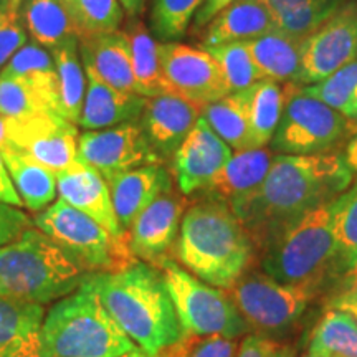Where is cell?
Instances as JSON below:
<instances>
[{"label": "cell", "instance_id": "1", "mask_svg": "<svg viewBox=\"0 0 357 357\" xmlns=\"http://www.w3.org/2000/svg\"><path fill=\"white\" fill-rule=\"evenodd\" d=\"M352 182L354 174L339 153L278 154L261 185L231 212L250 235L266 243L288 223L334 202Z\"/></svg>", "mask_w": 357, "mask_h": 357}, {"label": "cell", "instance_id": "2", "mask_svg": "<svg viewBox=\"0 0 357 357\" xmlns=\"http://www.w3.org/2000/svg\"><path fill=\"white\" fill-rule=\"evenodd\" d=\"M84 280L137 347L160 354L184 341L171 293L158 266L132 260L119 270L88 273Z\"/></svg>", "mask_w": 357, "mask_h": 357}, {"label": "cell", "instance_id": "3", "mask_svg": "<svg viewBox=\"0 0 357 357\" xmlns=\"http://www.w3.org/2000/svg\"><path fill=\"white\" fill-rule=\"evenodd\" d=\"M174 257L199 280L230 291L247 273L253 238L229 205L212 195L185 208Z\"/></svg>", "mask_w": 357, "mask_h": 357}, {"label": "cell", "instance_id": "4", "mask_svg": "<svg viewBox=\"0 0 357 357\" xmlns=\"http://www.w3.org/2000/svg\"><path fill=\"white\" fill-rule=\"evenodd\" d=\"M89 271L37 227L0 248V294L35 305L77 291Z\"/></svg>", "mask_w": 357, "mask_h": 357}, {"label": "cell", "instance_id": "5", "mask_svg": "<svg viewBox=\"0 0 357 357\" xmlns=\"http://www.w3.org/2000/svg\"><path fill=\"white\" fill-rule=\"evenodd\" d=\"M42 341L45 357H118L137 347L86 280L45 314Z\"/></svg>", "mask_w": 357, "mask_h": 357}, {"label": "cell", "instance_id": "6", "mask_svg": "<svg viewBox=\"0 0 357 357\" xmlns=\"http://www.w3.org/2000/svg\"><path fill=\"white\" fill-rule=\"evenodd\" d=\"M333 212L334 202L321 205L268 240L263 257L265 273L283 283L318 284L336 258Z\"/></svg>", "mask_w": 357, "mask_h": 357}, {"label": "cell", "instance_id": "7", "mask_svg": "<svg viewBox=\"0 0 357 357\" xmlns=\"http://www.w3.org/2000/svg\"><path fill=\"white\" fill-rule=\"evenodd\" d=\"M162 271L184 337L220 336L238 339L250 326L230 294L199 280L171 257L158 266Z\"/></svg>", "mask_w": 357, "mask_h": 357}, {"label": "cell", "instance_id": "8", "mask_svg": "<svg viewBox=\"0 0 357 357\" xmlns=\"http://www.w3.org/2000/svg\"><path fill=\"white\" fill-rule=\"evenodd\" d=\"M33 225L70 253L89 273L114 271L136 260L126 238L114 236L86 213L60 199L35 213Z\"/></svg>", "mask_w": 357, "mask_h": 357}, {"label": "cell", "instance_id": "9", "mask_svg": "<svg viewBox=\"0 0 357 357\" xmlns=\"http://www.w3.org/2000/svg\"><path fill=\"white\" fill-rule=\"evenodd\" d=\"M356 134V123L300 89L287 93L270 146L278 154L312 155L331 151Z\"/></svg>", "mask_w": 357, "mask_h": 357}, {"label": "cell", "instance_id": "10", "mask_svg": "<svg viewBox=\"0 0 357 357\" xmlns=\"http://www.w3.org/2000/svg\"><path fill=\"white\" fill-rule=\"evenodd\" d=\"M316 291L318 284L283 283L266 273H245L230 289V296L250 328L263 336L296 323Z\"/></svg>", "mask_w": 357, "mask_h": 357}, {"label": "cell", "instance_id": "11", "mask_svg": "<svg viewBox=\"0 0 357 357\" xmlns=\"http://www.w3.org/2000/svg\"><path fill=\"white\" fill-rule=\"evenodd\" d=\"M357 60V0H346L303 42L301 66L294 84L323 82Z\"/></svg>", "mask_w": 357, "mask_h": 357}, {"label": "cell", "instance_id": "12", "mask_svg": "<svg viewBox=\"0 0 357 357\" xmlns=\"http://www.w3.org/2000/svg\"><path fill=\"white\" fill-rule=\"evenodd\" d=\"M160 71L169 95L207 106L230 95L227 79L211 53L181 42H159Z\"/></svg>", "mask_w": 357, "mask_h": 357}, {"label": "cell", "instance_id": "13", "mask_svg": "<svg viewBox=\"0 0 357 357\" xmlns=\"http://www.w3.org/2000/svg\"><path fill=\"white\" fill-rule=\"evenodd\" d=\"M78 155L105 178L142 166L162 164L139 121L83 131L78 136Z\"/></svg>", "mask_w": 357, "mask_h": 357}, {"label": "cell", "instance_id": "14", "mask_svg": "<svg viewBox=\"0 0 357 357\" xmlns=\"http://www.w3.org/2000/svg\"><path fill=\"white\" fill-rule=\"evenodd\" d=\"M78 126L58 113L13 119L10 146L55 174L79 162Z\"/></svg>", "mask_w": 357, "mask_h": 357}, {"label": "cell", "instance_id": "15", "mask_svg": "<svg viewBox=\"0 0 357 357\" xmlns=\"http://www.w3.org/2000/svg\"><path fill=\"white\" fill-rule=\"evenodd\" d=\"M234 155L231 147L200 118L172 158V171L178 192L207 194L218 174Z\"/></svg>", "mask_w": 357, "mask_h": 357}, {"label": "cell", "instance_id": "16", "mask_svg": "<svg viewBox=\"0 0 357 357\" xmlns=\"http://www.w3.org/2000/svg\"><path fill=\"white\" fill-rule=\"evenodd\" d=\"M185 212V200L181 195L166 192L154 200L132 222L128 231V247L136 260L159 266L169 258L181 230Z\"/></svg>", "mask_w": 357, "mask_h": 357}, {"label": "cell", "instance_id": "17", "mask_svg": "<svg viewBox=\"0 0 357 357\" xmlns=\"http://www.w3.org/2000/svg\"><path fill=\"white\" fill-rule=\"evenodd\" d=\"M204 106L176 95L147 98L139 123L160 160L172 159L200 118Z\"/></svg>", "mask_w": 357, "mask_h": 357}, {"label": "cell", "instance_id": "18", "mask_svg": "<svg viewBox=\"0 0 357 357\" xmlns=\"http://www.w3.org/2000/svg\"><path fill=\"white\" fill-rule=\"evenodd\" d=\"M56 190L58 199L86 213L114 236L128 240L116 217L108 182L82 159L77 166L56 174Z\"/></svg>", "mask_w": 357, "mask_h": 357}, {"label": "cell", "instance_id": "19", "mask_svg": "<svg viewBox=\"0 0 357 357\" xmlns=\"http://www.w3.org/2000/svg\"><path fill=\"white\" fill-rule=\"evenodd\" d=\"M119 227L128 236L132 222L155 199L172 190V177L162 164H151L105 178Z\"/></svg>", "mask_w": 357, "mask_h": 357}, {"label": "cell", "instance_id": "20", "mask_svg": "<svg viewBox=\"0 0 357 357\" xmlns=\"http://www.w3.org/2000/svg\"><path fill=\"white\" fill-rule=\"evenodd\" d=\"M79 55L84 70L101 82L121 91L137 93L131 45L124 30L79 40Z\"/></svg>", "mask_w": 357, "mask_h": 357}, {"label": "cell", "instance_id": "21", "mask_svg": "<svg viewBox=\"0 0 357 357\" xmlns=\"http://www.w3.org/2000/svg\"><path fill=\"white\" fill-rule=\"evenodd\" d=\"M84 73L86 93L77 124L78 128L84 131H96L123 123L139 121L147 98L109 86L89 70H84Z\"/></svg>", "mask_w": 357, "mask_h": 357}, {"label": "cell", "instance_id": "22", "mask_svg": "<svg viewBox=\"0 0 357 357\" xmlns=\"http://www.w3.org/2000/svg\"><path fill=\"white\" fill-rule=\"evenodd\" d=\"M43 305L0 294V357H45Z\"/></svg>", "mask_w": 357, "mask_h": 357}, {"label": "cell", "instance_id": "23", "mask_svg": "<svg viewBox=\"0 0 357 357\" xmlns=\"http://www.w3.org/2000/svg\"><path fill=\"white\" fill-rule=\"evenodd\" d=\"M275 29L273 17L261 0H236L204 26L200 48L248 42Z\"/></svg>", "mask_w": 357, "mask_h": 357}, {"label": "cell", "instance_id": "24", "mask_svg": "<svg viewBox=\"0 0 357 357\" xmlns=\"http://www.w3.org/2000/svg\"><path fill=\"white\" fill-rule=\"evenodd\" d=\"M271 162L273 154L266 147L234 153L207 194L223 200L230 208L235 207L261 185Z\"/></svg>", "mask_w": 357, "mask_h": 357}, {"label": "cell", "instance_id": "25", "mask_svg": "<svg viewBox=\"0 0 357 357\" xmlns=\"http://www.w3.org/2000/svg\"><path fill=\"white\" fill-rule=\"evenodd\" d=\"M0 78L17 79L35 89L45 98L50 108L60 114L58 71L55 58L48 48L35 42H26L0 70Z\"/></svg>", "mask_w": 357, "mask_h": 357}, {"label": "cell", "instance_id": "26", "mask_svg": "<svg viewBox=\"0 0 357 357\" xmlns=\"http://www.w3.org/2000/svg\"><path fill=\"white\" fill-rule=\"evenodd\" d=\"M0 153L24 208L37 213L55 202L58 195L55 172L12 146L3 147Z\"/></svg>", "mask_w": 357, "mask_h": 357}, {"label": "cell", "instance_id": "27", "mask_svg": "<svg viewBox=\"0 0 357 357\" xmlns=\"http://www.w3.org/2000/svg\"><path fill=\"white\" fill-rule=\"evenodd\" d=\"M303 42L275 29L261 37L248 40L247 47L260 71L261 79L294 84L301 66Z\"/></svg>", "mask_w": 357, "mask_h": 357}, {"label": "cell", "instance_id": "28", "mask_svg": "<svg viewBox=\"0 0 357 357\" xmlns=\"http://www.w3.org/2000/svg\"><path fill=\"white\" fill-rule=\"evenodd\" d=\"M24 17L33 42L50 52L58 45L78 38L66 0H24Z\"/></svg>", "mask_w": 357, "mask_h": 357}, {"label": "cell", "instance_id": "29", "mask_svg": "<svg viewBox=\"0 0 357 357\" xmlns=\"http://www.w3.org/2000/svg\"><path fill=\"white\" fill-rule=\"evenodd\" d=\"M202 118L234 153L253 149L250 132L247 89L230 93L222 100L204 106Z\"/></svg>", "mask_w": 357, "mask_h": 357}, {"label": "cell", "instance_id": "30", "mask_svg": "<svg viewBox=\"0 0 357 357\" xmlns=\"http://www.w3.org/2000/svg\"><path fill=\"white\" fill-rule=\"evenodd\" d=\"M58 71V93H60V114L78 124L82 114L86 73L79 55V40L71 38L52 50Z\"/></svg>", "mask_w": 357, "mask_h": 357}, {"label": "cell", "instance_id": "31", "mask_svg": "<svg viewBox=\"0 0 357 357\" xmlns=\"http://www.w3.org/2000/svg\"><path fill=\"white\" fill-rule=\"evenodd\" d=\"M124 32L131 45L137 95L144 98L169 95L160 71L159 42H155L153 32H149L146 25L136 20V17Z\"/></svg>", "mask_w": 357, "mask_h": 357}, {"label": "cell", "instance_id": "32", "mask_svg": "<svg viewBox=\"0 0 357 357\" xmlns=\"http://www.w3.org/2000/svg\"><path fill=\"white\" fill-rule=\"evenodd\" d=\"M284 101H287V91H283L280 83L261 79L247 89L253 149L270 146L283 113Z\"/></svg>", "mask_w": 357, "mask_h": 357}, {"label": "cell", "instance_id": "33", "mask_svg": "<svg viewBox=\"0 0 357 357\" xmlns=\"http://www.w3.org/2000/svg\"><path fill=\"white\" fill-rule=\"evenodd\" d=\"M307 351L328 357H357V321L344 311L328 307L312 329Z\"/></svg>", "mask_w": 357, "mask_h": 357}, {"label": "cell", "instance_id": "34", "mask_svg": "<svg viewBox=\"0 0 357 357\" xmlns=\"http://www.w3.org/2000/svg\"><path fill=\"white\" fill-rule=\"evenodd\" d=\"M301 89L357 123V60L334 71L323 82L301 86Z\"/></svg>", "mask_w": 357, "mask_h": 357}, {"label": "cell", "instance_id": "35", "mask_svg": "<svg viewBox=\"0 0 357 357\" xmlns=\"http://www.w3.org/2000/svg\"><path fill=\"white\" fill-rule=\"evenodd\" d=\"M78 40L119 30L123 24L124 8L119 0H66Z\"/></svg>", "mask_w": 357, "mask_h": 357}, {"label": "cell", "instance_id": "36", "mask_svg": "<svg viewBox=\"0 0 357 357\" xmlns=\"http://www.w3.org/2000/svg\"><path fill=\"white\" fill-rule=\"evenodd\" d=\"M204 50L215 58L223 78L229 84L230 93L245 91L255 83L261 82L260 71L245 42L218 45V47L204 48Z\"/></svg>", "mask_w": 357, "mask_h": 357}, {"label": "cell", "instance_id": "37", "mask_svg": "<svg viewBox=\"0 0 357 357\" xmlns=\"http://www.w3.org/2000/svg\"><path fill=\"white\" fill-rule=\"evenodd\" d=\"M205 0H153L151 32L160 42H177L192 25Z\"/></svg>", "mask_w": 357, "mask_h": 357}, {"label": "cell", "instance_id": "38", "mask_svg": "<svg viewBox=\"0 0 357 357\" xmlns=\"http://www.w3.org/2000/svg\"><path fill=\"white\" fill-rule=\"evenodd\" d=\"M333 234L336 258L346 268L357 253V181L334 200Z\"/></svg>", "mask_w": 357, "mask_h": 357}, {"label": "cell", "instance_id": "39", "mask_svg": "<svg viewBox=\"0 0 357 357\" xmlns=\"http://www.w3.org/2000/svg\"><path fill=\"white\" fill-rule=\"evenodd\" d=\"M43 113H55L45 98L26 84L0 78V114L12 119H26Z\"/></svg>", "mask_w": 357, "mask_h": 357}, {"label": "cell", "instance_id": "40", "mask_svg": "<svg viewBox=\"0 0 357 357\" xmlns=\"http://www.w3.org/2000/svg\"><path fill=\"white\" fill-rule=\"evenodd\" d=\"M26 42L24 0H0V70Z\"/></svg>", "mask_w": 357, "mask_h": 357}, {"label": "cell", "instance_id": "41", "mask_svg": "<svg viewBox=\"0 0 357 357\" xmlns=\"http://www.w3.org/2000/svg\"><path fill=\"white\" fill-rule=\"evenodd\" d=\"M236 339L220 334L202 337H184L181 357H235Z\"/></svg>", "mask_w": 357, "mask_h": 357}, {"label": "cell", "instance_id": "42", "mask_svg": "<svg viewBox=\"0 0 357 357\" xmlns=\"http://www.w3.org/2000/svg\"><path fill=\"white\" fill-rule=\"evenodd\" d=\"M33 227V218L26 215L24 208L0 202V248L15 242Z\"/></svg>", "mask_w": 357, "mask_h": 357}, {"label": "cell", "instance_id": "43", "mask_svg": "<svg viewBox=\"0 0 357 357\" xmlns=\"http://www.w3.org/2000/svg\"><path fill=\"white\" fill-rule=\"evenodd\" d=\"M275 347L276 344L268 341L261 334H248L240 344L236 357H268Z\"/></svg>", "mask_w": 357, "mask_h": 357}, {"label": "cell", "instance_id": "44", "mask_svg": "<svg viewBox=\"0 0 357 357\" xmlns=\"http://www.w3.org/2000/svg\"><path fill=\"white\" fill-rule=\"evenodd\" d=\"M234 2H236V0H205L204 6L199 8L197 13H195L194 20H192V26H194L195 30L204 29L217 13H220L223 8L231 6Z\"/></svg>", "mask_w": 357, "mask_h": 357}, {"label": "cell", "instance_id": "45", "mask_svg": "<svg viewBox=\"0 0 357 357\" xmlns=\"http://www.w3.org/2000/svg\"><path fill=\"white\" fill-rule=\"evenodd\" d=\"M0 202H6V204L15 205V207L24 208V204H22L19 194H17L15 187H13L12 178L8 176L2 153H0Z\"/></svg>", "mask_w": 357, "mask_h": 357}, {"label": "cell", "instance_id": "46", "mask_svg": "<svg viewBox=\"0 0 357 357\" xmlns=\"http://www.w3.org/2000/svg\"><path fill=\"white\" fill-rule=\"evenodd\" d=\"M261 2L270 10L273 20H276L281 15H287L289 12H294L298 8L307 6L312 0H261Z\"/></svg>", "mask_w": 357, "mask_h": 357}, {"label": "cell", "instance_id": "47", "mask_svg": "<svg viewBox=\"0 0 357 357\" xmlns=\"http://www.w3.org/2000/svg\"><path fill=\"white\" fill-rule=\"evenodd\" d=\"M329 307H336V310L344 311L357 321V288L346 289V291L339 293L329 303Z\"/></svg>", "mask_w": 357, "mask_h": 357}, {"label": "cell", "instance_id": "48", "mask_svg": "<svg viewBox=\"0 0 357 357\" xmlns=\"http://www.w3.org/2000/svg\"><path fill=\"white\" fill-rule=\"evenodd\" d=\"M181 351H182V342H178V344L174 346L172 349L160 352V354H149V352L141 349V347H134L132 351H129L126 354L118 356V357H181Z\"/></svg>", "mask_w": 357, "mask_h": 357}, {"label": "cell", "instance_id": "49", "mask_svg": "<svg viewBox=\"0 0 357 357\" xmlns=\"http://www.w3.org/2000/svg\"><path fill=\"white\" fill-rule=\"evenodd\" d=\"M342 155H344V160L347 162V166H349L352 174L357 176V132L352 134L349 139H347L344 154Z\"/></svg>", "mask_w": 357, "mask_h": 357}, {"label": "cell", "instance_id": "50", "mask_svg": "<svg viewBox=\"0 0 357 357\" xmlns=\"http://www.w3.org/2000/svg\"><path fill=\"white\" fill-rule=\"evenodd\" d=\"M342 291L346 289L357 288V253L352 258V261L344 268V276H342Z\"/></svg>", "mask_w": 357, "mask_h": 357}, {"label": "cell", "instance_id": "51", "mask_svg": "<svg viewBox=\"0 0 357 357\" xmlns=\"http://www.w3.org/2000/svg\"><path fill=\"white\" fill-rule=\"evenodd\" d=\"M13 119L0 114V149L10 146V132H12Z\"/></svg>", "mask_w": 357, "mask_h": 357}, {"label": "cell", "instance_id": "52", "mask_svg": "<svg viewBox=\"0 0 357 357\" xmlns=\"http://www.w3.org/2000/svg\"><path fill=\"white\" fill-rule=\"evenodd\" d=\"M119 2H121L124 12H128L132 19L139 15L142 6H144V0H119Z\"/></svg>", "mask_w": 357, "mask_h": 357}, {"label": "cell", "instance_id": "53", "mask_svg": "<svg viewBox=\"0 0 357 357\" xmlns=\"http://www.w3.org/2000/svg\"><path fill=\"white\" fill-rule=\"evenodd\" d=\"M303 357H328L324 354H321V352H312V351H306V354Z\"/></svg>", "mask_w": 357, "mask_h": 357}, {"label": "cell", "instance_id": "54", "mask_svg": "<svg viewBox=\"0 0 357 357\" xmlns=\"http://www.w3.org/2000/svg\"><path fill=\"white\" fill-rule=\"evenodd\" d=\"M268 357H278V346H276L275 349L270 352V356H268Z\"/></svg>", "mask_w": 357, "mask_h": 357}]
</instances>
